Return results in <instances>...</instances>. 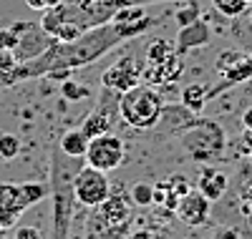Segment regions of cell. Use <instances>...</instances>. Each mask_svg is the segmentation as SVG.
<instances>
[{
  "label": "cell",
  "mask_w": 252,
  "mask_h": 239,
  "mask_svg": "<svg viewBox=\"0 0 252 239\" xmlns=\"http://www.w3.org/2000/svg\"><path fill=\"white\" fill-rule=\"evenodd\" d=\"M56 3H61V0H26V5H28L31 10H48V8L56 5Z\"/></svg>",
  "instance_id": "obj_28"
},
{
  "label": "cell",
  "mask_w": 252,
  "mask_h": 239,
  "mask_svg": "<svg viewBox=\"0 0 252 239\" xmlns=\"http://www.w3.org/2000/svg\"><path fill=\"white\" fill-rule=\"evenodd\" d=\"M240 146H242V151L247 156H252V128H245V134L240 139Z\"/></svg>",
  "instance_id": "obj_29"
},
{
  "label": "cell",
  "mask_w": 252,
  "mask_h": 239,
  "mask_svg": "<svg viewBox=\"0 0 252 239\" xmlns=\"http://www.w3.org/2000/svg\"><path fill=\"white\" fill-rule=\"evenodd\" d=\"M119 116V93L116 91H109V89H103L101 86V93L96 98V106H94V111L83 116V121L78 123L81 126V131L86 134L89 139H96L101 134H109L114 131V123H116Z\"/></svg>",
  "instance_id": "obj_7"
},
{
  "label": "cell",
  "mask_w": 252,
  "mask_h": 239,
  "mask_svg": "<svg viewBox=\"0 0 252 239\" xmlns=\"http://www.w3.org/2000/svg\"><path fill=\"white\" fill-rule=\"evenodd\" d=\"M161 93L149 83H136L134 89L119 93V116L126 126L136 131H152L161 119Z\"/></svg>",
  "instance_id": "obj_3"
},
{
  "label": "cell",
  "mask_w": 252,
  "mask_h": 239,
  "mask_svg": "<svg viewBox=\"0 0 252 239\" xmlns=\"http://www.w3.org/2000/svg\"><path fill=\"white\" fill-rule=\"evenodd\" d=\"M189 111L192 114H202L204 111V106L209 103V89L204 83H192V86H187V89H182V98H179Z\"/></svg>",
  "instance_id": "obj_17"
},
{
  "label": "cell",
  "mask_w": 252,
  "mask_h": 239,
  "mask_svg": "<svg viewBox=\"0 0 252 239\" xmlns=\"http://www.w3.org/2000/svg\"><path fill=\"white\" fill-rule=\"evenodd\" d=\"M111 181L106 177V171H98L89 164H83L78 171H76V179H73V194H76V202L78 207H86V209H94L98 207L101 202L109 199L111 194Z\"/></svg>",
  "instance_id": "obj_6"
},
{
  "label": "cell",
  "mask_w": 252,
  "mask_h": 239,
  "mask_svg": "<svg viewBox=\"0 0 252 239\" xmlns=\"http://www.w3.org/2000/svg\"><path fill=\"white\" fill-rule=\"evenodd\" d=\"M51 43H53V38L40 28V23H26V20H20V35H18V46L13 53H15L18 63H23V60L40 56Z\"/></svg>",
  "instance_id": "obj_10"
},
{
  "label": "cell",
  "mask_w": 252,
  "mask_h": 239,
  "mask_svg": "<svg viewBox=\"0 0 252 239\" xmlns=\"http://www.w3.org/2000/svg\"><path fill=\"white\" fill-rule=\"evenodd\" d=\"M18 151H20V139L8 131H0V159L10 161L18 156Z\"/></svg>",
  "instance_id": "obj_24"
},
{
  "label": "cell",
  "mask_w": 252,
  "mask_h": 239,
  "mask_svg": "<svg viewBox=\"0 0 252 239\" xmlns=\"http://www.w3.org/2000/svg\"><path fill=\"white\" fill-rule=\"evenodd\" d=\"M247 3H250V5H252V0H247Z\"/></svg>",
  "instance_id": "obj_36"
},
{
  "label": "cell",
  "mask_w": 252,
  "mask_h": 239,
  "mask_svg": "<svg viewBox=\"0 0 252 239\" xmlns=\"http://www.w3.org/2000/svg\"><path fill=\"white\" fill-rule=\"evenodd\" d=\"M172 56H177V48L172 40L166 38H154L149 46H146V66H157V63L169 60Z\"/></svg>",
  "instance_id": "obj_18"
},
{
  "label": "cell",
  "mask_w": 252,
  "mask_h": 239,
  "mask_svg": "<svg viewBox=\"0 0 252 239\" xmlns=\"http://www.w3.org/2000/svg\"><path fill=\"white\" fill-rule=\"evenodd\" d=\"M247 216H250V224H252V211H250V214H247Z\"/></svg>",
  "instance_id": "obj_35"
},
{
  "label": "cell",
  "mask_w": 252,
  "mask_h": 239,
  "mask_svg": "<svg viewBox=\"0 0 252 239\" xmlns=\"http://www.w3.org/2000/svg\"><path fill=\"white\" fill-rule=\"evenodd\" d=\"M141 81H144V63L131 53L121 56L116 63H111V66L101 73V86L109 91H116V93L134 89Z\"/></svg>",
  "instance_id": "obj_9"
},
{
  "label": "cell",
  "mask_w": 252,
  "mask_h": 239,
  "mask_svg": "<svg viewBox=\"0 0 252 239\" xmlns=\"http://www.w3.org/2000/svg\"><path fill=\"white\" fill-rule=\"evenodd\" d=\"M250 211H252V186H247L242 194V214H250Z\"/></svg>",
  "instance_id": "obj_30"
},
{
  "label": "cell",
  "mask_w": 252,
  "mask_h": 239,
  "mask_svg": "<svg viewBox=\"0 0 252 239\" xmlns=\"http://www.w3.org/2000/svg\"><path fill=\"white\" fill-rule=\"evenodd\" d=\"M209 43H212V30H209V23H207L204 18H197L189 26H182L179 28L177 40H174V48H177L179 56H187L189 51L207 48Z\"/></svg>",
  "instance_id": "obj_12"
},
{
  "label": "cell",
  "mask_w": 252,
  "mask_h": 239,
  "mask_svg": "<svg viewBox=\"0 0 252 239\" xmlns=\"http://www.w3.org/2000/svg\"><path fill=\"white\" fill-rule=\"evenodd\" d=\"M18 68V58L13 51L0 48V86H13V73Z\"/></svg>",
  "instance_id": "obj_20"
},
{
  "label": "cell",
  "mask_w": 252,
  "mask_h": 239,
  "mask_svg": "<svg viewBox=\"0 0 252 239\" xmlns=\"http://www.w3.org/2000/svg\"><path fill=\"white\" fill-rule=\"evenodd\" d=\"M134 227V202L129 191H114L106 202L91 209L83 239H124Z\"/></svg>",
  "instance_id": "obj_2"
},
{
  "label": "cell",
  "mask_w": 252,
  "mask_h": 239,
  "mask_svg": "<svg viewBox=\"0 0 252 239\" xmlns=\"http://www.w3.org/2000/svg\"><path fill=\"white\" fill-rule=\"evenodd\" d=\"M129 197H131L134 207H152L154 204V186L139 181V184H134L129 189Z\"/></svg>",
  "instance_id": "obj_21"
},
{
  "label": "cell",
  "mask_w": 252,
  "mask_h": 239,
  "mask_svg": "<svg viewBox=\"0 0 252 239\" xmlns=\"http://www.w3.org/2000/svg\"><path fill=\"white\" fill-rule=\"evenodd\" d=\"M129 239H152V234L149 232H134Z\"/></svg>",
  "instance_id": "obj_32"
},
{
  "label": "cell",
  "mask_w": 252,
  "mask_h": 239,
  "mask_svg": "<svg viewBox=\"0 0 252 239\" xmlns=\"http://www.w3.org/2000/svg\"><path fill=\"white\" fill-rule=\"evenodd\" d=\"M89 141L91 139L81 131V126H73L68 131H63V136L58 139V149L73 159H83L86 156V149H89Z\"/></svg>",
  "instance_id": "obj_16"
},
{
  "label": "cell",
  "mask_w": 252,
  "mask_h": 239,
  "mask_svg": "<svg viewBox=\"0 0 252 239\" xmlns=\"http://www.w3.org/2000/svg\"><path fill=\"white\" fill-rule=\"evenodd\" d=\"M197 119V114H192L189 108L179 101V103H164V108H161V119H159V123L154 126V128H164L166 134H182V131H187L189 126H192V121Z\"/></svg>",
  "instance_id": "obj_14"
},
{
  "label": "cell",
  "mask_w": 252,
  "mask_h": 239,
  "mask_svg": "<svg viewBox=\"0 0 252 239\" xmlns=\"http://www.w3.org/2000/svg\"><path fill=\"white\" fill-rule=\"evenodd\" d=\"M94 3H98V0H94Z\"/></svg>",
  "instance_id": "obj_37"
},
{
  "label": "cell",
  "mask_w": 252,
  "mask_h": 239,
  "mask_svg": "<svg viewBox=\"0 0 252 239\" xmlns=\"http://www.w3.org/2000/svg\"><path fill=\"white\" fill-rule=\"evenodd\" d=\"M83 166V159H73L61 149L51 151V239H68L71 224L76 216V194L73 179Z\"/></svg>",
  "instance_id": "obj_1"
},
{
  "label": "cell",
  "mask_w": 252,
  "mask_h": 239,
  "mask_svg": "<svg viewBox=\"0 0 252 239\" xmlns=\"http://www.w3.org/2000/svg\"><path fill=\"white\" fill-rule=\"evenodd\" d=\"M0 239H5V234H3V229H0Z\"/></svg>",
  "instance_id": "obj_34"
},
{
  "label": "cell",
  "mask_w": 252,
  "mask_h": 239,
  "mask_svg": "<svg viewBox=\"0 0 252 239\" xmlns=\"http://www.w3.org/2000/svg\"><path fill=\"white\" fill-rule=\"evenodd\" d=\"M61 93H63V98L66 101H73V103H78V101H86V98H91L94 96V91H89L86 86H81V83H73V81H63V86H61Z\"/></svg>",
  "instance_id": "obj_22"
},
{
  "label": "cell",
  "mask_w": 252,
  "mask_h": 239,
  "mask_svg": "<svg viewBox=\"0 0 252 239\" xmlns=\"http://www.w3.org/2000/svg\"><path fill=\"white\" fill-rule=\"evenodd\" d=\"M209 207H212V202L192 186L184 197H179V204L174 211L187 227H204L209 222Z\"/></svg>",
  "instance_id": "obj_11"
},
{
  "label": "cell",
  "mask_w": 252,
  "mask_h": 239,
  "mask_svg": "<svg viewBox=\"0 0 252 239\" xmlns=\"http://www.w3.org/2000/svg\"><path fill=\"white\" fill-rule=\"evenodd\" d=\"M182 73H184V63H182V56L177 53L169 60L157 63V66H144V83L154 86V89H161V86L179 81Z\"/></svg>",
  "instance_id": "obj_13"
},
{
  "label": "cell",
  "mask_w": 252,
  "mask_h": 239,
  "mask_svg": "<svg viewBox=\"0 0 252 239\" xmlns=\"http://www.w3.org/2000/svg\"><path fill=\"white\" fill-rule=\"evenodd\" d=\"M212 8L224 18H240L247 13L250 3L247 0H212Z\"/></svg>",
  "instance_id": "obj_19"
},
{
  "label": "cell",
  "mask_w": 252,
  "mask_h": 239,
  "mask_svg": "<svg viewBox=\"0 0 252 239\" xmlns=\"http://www.w3.org/2000/svg\"><path fill=\"white\" fill-rule=\"evenodd\" d=\"M15 239H46L43 232L38 227H18L15 229Z\"/></svg>",
  "instance_id": "obj_26"
},
{
  "label": "cell",
  "mask_w": 252,
  "mask_h": 239,
  "mask_svg": "<svg viewBox=\"0 0 252 239\" xmlns=\"http://www.w3.org/2000/svg\"><path fill=\"white\" fill-rule=\"evenodd\" d=\"M179 146L194 161H209V159L222 156V151L227 146V136H224V128L217 121L197 116L192 121V126L179 134Z\"/></svg>",
  "instance_id": "obj_5"
},
{
  "label": "cell",
  "mask_w": 252,
  "mask_h": 239,
  "mask_svg": "<svg viewBox=\"0 0 252 239\" xmlns=\"http://www.w3.org/2000/svg\"><path fill=\"white\" fill-rule=\"evenodd\" d=\"M229 186V179L224 171H217V169H202L199 171V179H197V191H202L209 202H217L224 197V191Z\"/></svg>",
  "instance_id": "obj_15"
},
{
  "label": "cell",
  "mask_w": 252,
  "mask_h": 239,
  "mask_svg": "<svg viewBox=\"0 0 252 239\" xmlns=\"http://www.w3.org/2000/svg\"><path fill=\"white\" fill-rule=\"evenodd\" d=\"M106 3L114 8V10H119V8H129V5H152V3H166V0H106Z\"/></svg>",
  "instance_id": "obj_25"
},
{
  "label": "cell",
  "mask_w": 252,
  "mask_h": 239,
  "mask_svg": "<svg viewBox=\"0 0 252 239\" xmlns=\"http://www.w3.org/2000/svg\"><path fill=\"white\" fill-rule=\"evenodd\" d=\"M197 18H202V10H199V3H197V0L182 3L179 10L174 13V20H177L179 28H182V26H189V23H192V20H197Z\"/></svg>",
  "instance_id": "obj_23"
},
{
  "label": "cell",
  "mask_w": 252,
  "mask_h": 239,
  "mask_svg": "<svg viewBox=\"0 0 252 239\" xmlns=\"http://www.w3.org/2000/svg\"><path fill=\"white\" fill-rule=\"evenodd\" d=\"M247 10H250V23H252V8H247Z\"/></svg>",
  "instance_id": "obj_33"
},
{
  "label": "cell",
  "mask_w": 252,
  "mask_h": 239,
  "mask_svg": "<svg viewBox=\"0 0 252 239\" xmlns=\"http://www.w3.org/2000/svg\"><path fill=\"white\" fill-rule=\"evenodd\" d=\"M169 184H172V189H174L177 197H184V194H187L189 189H192V184H189L184 177H172V179H169Z\"/></svg>",
  "instance_id": "obj_27"
},
{
  "label": "cell",
  "mask_w": 252,
  "mask_h": 239,
  "mask_svg": "<svg viewBox=\"0 0 252 239\" xmlns=\"http://www.w3.org/2000/svg\"><path fill=\"white\" fill-rule=\"evenodd\" d=\"M48 197V186L40 181H0V229H13L31 207Z\"/></svg>",
  "instance_id": "obj_4"
},
{
  "label": "cell",
  "mask_w": 252,
  "mask_h": 239,
  "mask_svg": "<svg viewBox=\"0 0 252 239\" xmlns=\"http://www.w3.org/2000/svg\"><path fill=\"white\" fill-rule=\"evenodd\" d=\"M242 126L245 128H252V106L242 111Z\"/></svg>",
  "instance_id": "obj_31"
},
{
  "label": "cell",
  "mask_w": 252,
  "mask_h": 239,
  "mask_svg": "<svg viewBox=\"0 0 252 239\" xmlns=\"http://www.w3.org/2000/svg\"><path fill=\"white\" fill-rule=\"evenodd\" d=\"M124 156H126V149H124V141L109 131V134H101L96 139L89 141V149H86V156H83V164H89L98 171H116L121 164H124Z\"/></svg>",
  "instance_id": "obj_8"
}]
</instances>
